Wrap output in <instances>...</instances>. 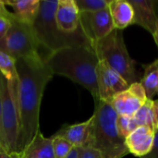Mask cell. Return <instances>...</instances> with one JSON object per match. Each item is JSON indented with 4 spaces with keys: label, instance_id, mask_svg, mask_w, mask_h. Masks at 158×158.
Listing matches in <instances>:
<instances>
[{
    "label": "cell",
    "instance_id": "1",
    "mask_svg": "<svg viewBox=\"0 0 158 158\" xmlns=\"http://www.w3.org/2000/svg\"><path fill=\"white\" fill-rule=\"evenodd\" d=\"M19 135L17 152L31 143L39 130L40 106L44 88L54 74L43 57L16 59Z\"/></svg>",
    "mask_w": 158,
    "mask_h": 158
},
{
    "label": "cell",
    "instance_id": "21",
    "mask_svg": "<svg viewBox=\"0 0 158 158\" xmlns=\"http://www.w3.org/2000/svg\"><path fill=\"white\" fill-rule=\"evenodd\" d=\"M117 128L119 135L126 140V138L138 128L133 117L118 116L117 118Z\"/></svg>",
    "mask_w": 158,
    "mask_h": 158
},
{
    "label": "cell",
    "instance_id": "20",
    "mask_svg": "<svg viewBox=\"0 0 158 158\" xmlns=\"http://www.w3.org/2000/svg\"><path fill=\"white\" fill-rule=\"evenodd\" d=\"M0 73L10 84L18 85L16 60L2 51H0Z\"/></svg>",
    "mask_w": 158,
    "mask_h": 158
},
{
    "label": "cell",
    "instance_id": "3",
    "mask_svg": "<svg viewBox=\"0 0 158 158\" xmlns=\"http://www.w3.org/2000/svg\"><path fill=\"white\" fill-rule=\"evenodd\" d=\"M94 103L89 148L97 151L101 158H123L129 154V151L125 139L118 131L117 112L108 102L98 100Z\"/></svg>",
    "mask_w": 158,
    "mask_h": 158
},
{
    "label": "cell",
    "instance_id": "24",
    "mask_svg": "<svg viewBox=\"0 0 158 158\" xmlns=\"http://www.w3.org/2000/svg\"><path fill=\"white\" fill-rule=\"evenodd\" d=\"M78 158H101L99 153L92 148H80Z\"/></svg>",
    "mask_w": 158,
    "mask_h": 158
},
{
    "label": "cell",
    "instance_id": "8",
    "mask_svg": "<svg viewBox=\"0 0 158 158\" xmlns=\"http://www.w3.org/2000/svg\"><path fill=\"white\" fill-rule=\"evenodd\" d=\"M80 13V27L92 45L95 42L109 35L115 30L108 6L96 12Z\"/></svg>",
    "mask_w": 158,
    "mask_h": 158
},
{
    "label": "cell",
    "instance_id": "30",
    "mask_svg": "<svg viewBox=\"0 0 158 158\" xmlns=\"http://www.w3.org/2000/svg\"><path fill=\"white\" fill-rule=\"evenodd\" d=\"M1 116H2V99H1V93H0V138H1V129H2Z\"/></svg>",
    "mask_w": 158,
    "mask_h": 158
},
{
    "label": "cell",
    "instance_id": "32",
    "mask_svg": "<svg viewBox=\"0 0 158 158\" xmlns=\"http://www.w3.org/2000/svg\"><path fill=\"white\" fill-rule=\"evenodd\" d=\"M1 149H3V147H2V145H1V138H0V150Z\"/></svg>",
    "mask_w": 158,
    "mask_h": 158
},
{
    "label": "cell",
    "instance_id": "29",
    "mask_svg": "<svg viewBox=\"0 0 158 158\" xmlns=\"http://www.w3.org/2000/svg\"><path fill=\"white\" fill-rule=\"evenodd\" d=\"M79 152H80V148H73L72 151L70 152V154L69 155V156L67 158H78Z\"/></svg>",
    "mask_w": 158,
    "mask_h": 158
},
{
    "label": "cell",
    "instance_id": "10",
    "mask_svg": "<svg viewBox=\"0 0 158 158\" xmlns=\"http://www.w3.org/2000/svg\"><path fill=\"white\" fill-rule=\"evenodd\" d=\"M148 100L141 82H135L129 88L115 95L110 104L118 116L133 117Z\"/></svg>",
    "mask_w": 158,
    "mask_h": 158
},
{
    "label": "cell",
    "instance_id": "33",
    "mask_svg": "<svg viewBox=\"0 0 158 158\" xmlns=\"http://www.w3.org/2000/svg\"><path fill=\"white\" fill-rule=\"evenodd\" d=\"M157 95H158V91H157Z\"/></svg>",
    "mask_w": 158,
    "mask_h": 158
},
{
    "label": "cell",
    "instance_id": "5",
    "mask_svg": "<svg viewBox=\"0 0 158 158\" xmlns=\"http://www.w3.org/2000/svg\"><path fill=\"white\" fill-rule=\"evenodd\" d=\"M93 47L99 58L117 71L129 85L140 82L136 62L131 57L123 38V31L115 29L109 35L95 42Z\"/></svg>",
    "mask_w": 158,
    "mask_h": 158
},
{
    "label": "cell",
    "instance_id": "13",
    "mask_svg": "<svg viewBox=\"0 0 158 158\" xmlns=\"http://www.w3.org/2000/svg\"><path fill=\"white\" fill-rule=\"evenodd\" d=\"M155 141V130L141 126L135 129L125 140L129 154L143 157L152 149Z\"/></svg>",
    "mask_w": 158,
    "mask_h": 158
},
{
    "label": "cell",
    "instance_id": "16",
    "mask_svg": "<svg viewBox=\"0 0 158 158\" xmlns=\"http://www.w3.org/2000/svg\"><path fill=\"white\" fill-rule=\"evenodd\" d=\"M108 9L115 29L121 30L133 24L134 11L131 3L127 0H111Z\"/></svg>",
    "mask_w": 158,
    "mask_h": 158
},
{
    "label": "cell",
    "instance_id": "12",
    "mask_svg": "<svg viewBox=\"0 0 158 158\" xmlns=\"http://www.w3.org/2000/svg\"><path fill=\"white\" fill-rule=\"evenodd\" d=\"M57 28L64 33H74L80 28L81 13L75 0H59L55 13Z\"/></svg>",
    "mask_w": 158,
    "mask_h": 158
},
{
    "label": "cell",
    "instance_id": "31",
    "mask_svg": "<svg viewBox=\"0 0 158 158\" xmlns=\"http://www.w3.org/2000/svg\"><path fill=\"white\" fill-rule=\"evenodd\" d=\"M153 36H154L155 42H156V45H157V48H158V25H157L156 30V31H155V33L153 34Z\"/></svg>",
    "mask_w": 158,
    "mask_h": 158
},
{
    "label": "cell",
    "instance_id": "7",
    "mask_svg": "<svg viewBox=\"0 0 158 158\" xmlns=\"http://www.w3.org/2000/svg\"><path fill=\"white\" fill-rule=\"evenodd\" d=\"M2 99L1 145L7 153H18L19 120L18 108V85H11L0 73Z\"/></svg>",
    "mask_w": 158,
    "mask_h": 158
},
{
    "label": "cell",
    "instance_id": "14",
    "mask_svg": "<svg viewBox=\"0 0 158 158\" xmlns=\"http://www.w3.org/2000/svg\"><path fill=\"white\" fill-rule=\"evenodd\" d=\"M129 2L134 11L133 24L144 28L153 35L158 25L155 2L151 0H130Z\"/></svg>",
    "mask_w": 158,
    "mask_h": 158
},
{
    "label": "cell",
    "instance_id": "2",
    "mask_svg": "<svg viewBox=\"0 0 158 158\" xmlns=\"http://www.w3.org/2000/svg\"><path fill=\"white\" fill-rule=\"evenodd\" d=\"M44 61L52 73L79 83L99 100L96 68L99 58L91 43L64 47L47 55Z\"/></svg>",
    "mask_w": 158,
    "mask_h": 158
},
{
    "label": "cell",
    "instance_id": "23",
    "mask_svg": "<svg viewBox=\"0 0 158 158\" xmlns=\"http://www.w3.org/2000/svg\"><path fill=\"white\" fill-rule=\"evenodd\" d=\"M55 158H67L74 148L69 142L59 137H51Z\"/></svg>",
    "mask_w": 158,
    "mask_h": 158
},
{
    "label": "cell",
    "instance_id": "9",
    "mask_svg": "<svg viewBox=\"0 0 158 158\" xmlns=\"http://www.w3.org/2000/svg\"><path fill=\"white\" fill-rule=\"evenodd\" d=\"M96 81L99 100L110 103L118 94L129 88L128 82L106 62L99 60L96 68Z\"/></svg>",
    "mask_w": 158,
    "mask_h": 158
},
{
    "label": "cell",
    "instance_id": "22",
    "mask_svg": "<svg viewBox=\"0 0 158 158\" xmlns=\"http://www.w3.org/2000/svg\"><path fill=\"white\" fill-rule=\"evenodd\" d=\"M80 12H96L108 6L106 0H75Z\"/></svg>",
    "mask_w": 158,
    "mask_h": 158
},
{
    "label": "cell",
    "instance_id": "28",
    "mask_svg": "<svg viewBox=\"0 0 158 158\" xmlns=\"http://www.w3.org/2000/svg\"><path fill=\"white\" fill-rule=\"evenodd\" d=\"M153 106H154V111H155V116H156V125H157V128H158V99L157 100H153Z\"/></svg>",
    "mask_w": 158,
    "mask_h": 158
},
{
    "label": "cell",
    "instance_id": "6",
    "mask_svg": "<svg viewBox=\"0 0 158 158\" xmlns=\"http://www.w3.org/2000/svg\"><path fill=\"white\" fill-rule=\"evenodd\" d=\"M1 17L9 20L10 27L4 38L0 40V51L7 54L15 60L18 58L43 57L40 53L41 46L35 37L32 26L19 22L7 9Z\"/></svg>",
    "mask_w": 158,
    "mask_h": 158
},
{
    "label": "cell",
    "instance_id": "15",
    "mask_svg": "<svg viewBox=\"0 0 158 158\" xmlns=\"http://www.w3.org/2000/svg\"><path fill=\"white\" fill-rule=\"evenodd\" d=\"M4 5L9 6L14 18L19 22L32 26L39 11L40 0H19V1H3Z\"/></svg>",
    "mask_w": 158,
    "mask_h": 158
},
{
    "label": "cell",
    "instance_id": "26",
    "mask_svg": "<svg viewBox=\"0 0 158 158\" xmlns=\"http://www.w3.org/2000/svg\"><path fill=\"white\" fill-rule=\"evenodd\" d=\"M9 27H10L9 20L4 17H0V40H2L4 38V36L7 32Z\"/></svg>",
    "mask_w": 158,
    "mask_h": 158
},
{
    "label": "cell",
    "instance_id": "19",
    "mask_svg": "<svg viewBox=\"0 0 158 158\" xmlns=\"http://www.w3.org/2000/svg\"><path fill=\"white\" fill-rule=\"evenodd\" d=\"M133 118L138 127L144 126L156 131L157 129V125L153 106V100L148 99L143 105V106L134 114Z\"/></svg>",
    "mask_w": 158,
    "mask_h": 158
},
{
    "label": "cell",
    "instance_id": "18",
    "mask_svg": "<svg viewBox=\"0 0 158 158\" xmlns=\"http://www.w3.org/2000/svg\"><path fill=\"white\" fill-rule=\"evenodd\" d=\"M148 99L157 94L158 91V58L154 62L144 66V73L140 80Z\"/></svg>",
    "mask_w": 158,
    "mask_h": 158
},
{
    "label": "cell",
    "instance_id": "17",
    "mask_svg": "<svg viewBox=\"0 0 158 158\" xmlns=\"http://www.w3.org/2000/svg\"><path fill=\"white\" fill-rule=\"evenodd\" d=\"M20 158H55L52 139L45 138L39 131L22 151Z\"/></svg>",
    "mask_w": 158,
    "mask_h": 158
},
{
    "label": "cell",
    "instance_id": "25",
    "mask_svg": "<svg viewBox=\"0 0 158 158\" xmlns=\"http://www.w3.org/2000/svg\"><path fill=\"white\" fill-rule=\"evenodd\" d=\"M142 158H158V128L155 131V141L151 151Z\"/></svg>",
    "mask_w": 158,
    "mask_h": 158
},
{
    "label": "cell",
    "instance_id": "4",
    "mask_svg": "<svg viewBox=\"0 0 158 158\" xmlns=\"http://www.w3.org/2000/svg\"><path fill=\"white\" fill-rule=\"evenodd\" d=\"M58 1H40L37 18L32 25L35 37L41 47L50 53L67 46L91 43L81 27L74 33H64L56 25L55 13Z\"/></svg>",
    "mask_w": 158,
    "mask_h": 158
},
{
    "label": "cell",
    "instance_id": "27",
    "mask_svg": "<svg viewBox=\"0 0 158 158\" xmlns=\"http://www.w3.org/2000/svg\"><path fill=\"white\" fill-rule=\"evenodd\" d=\"M0 158H20V155L19 153H7L4 149H1Z\"/></svg>",
    "mask_w": 158,
    "mask_h": 158
},
{
    "label": "cell",
    "instance_id": "11",
    "mask_svg": "<svg viewBox=\"0 0 158 158\" xmlns=\"http://www.w3.org/2000/svg\"><path fill=\"white\" fill-rule=\"evenodd\" d=\"M93 131V117L88 120L64 125L54 136L69 142L74 148H89Z\"/></svg>",
    "mask_w": 158,
    "mask_h": 158
}]
</instances>
